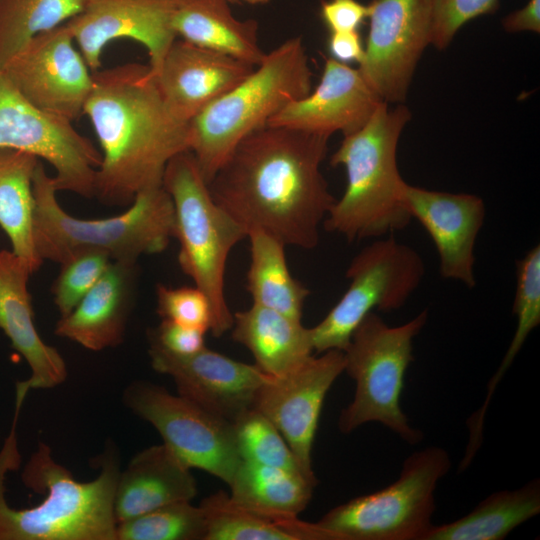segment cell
<instances>
[{
	"mask_svg": "<svg viewBox=\"0 0 540 540\" xmlns=\"http://www.w3.org/2000/svg\"><path fill=\"white\" fill-rule=\"evenodd\" d=\"M329 135L264 126L242 139L208 184L214 201L248 233L313 249L336 198L321 172Z\"/></svg>",
	"mask_w": 540,
	"mask_h": 540,
	"instance_id": "6da1fadb",
	"label": "cell"
},
{
	"mask_svg": "<svg viewBox=\"0 0 540 540\" xmlns=\"http://www.w3.org/2000/svg\"><path fill=\"white\" fill-rule=\"evenodd\" d=\"M92 76L83 115L101 147L95 197L129 206L138 193L162 186L168 162L189 150V122L169 110L149 65L126 63Z\"/></svg>",
	"mask_w": 540,
	"mask_h": 540,
	"instance_id": "7a4b0ae2",
	"label": "cell"
},
{
	"mask_svg": "<svg viewBox=\"0 0 540 540\" xmlns=\"http://www.w3.org/2000/svg\"><path fill=\"white\" fill-rule=\"evenodd\" d=\"M22 406L16 404L12 425L0 449V540H116L115 490L120 458L114 442L107 441L97 457L99 473L88 482L76 480L39 442L21 479L26 487L46 495L38 505L15 509L5 498V478L21 463L16 428Z\"/></svg>",
	"mask_w": 540,
	"mask_h": 540,
	"instance_id": "3957f363",
	"label": "cell"
},
{
	"mask_svg": "<svg viewBox=\"0 0 540 540\" xmlns=\"http://www.w3.org/2000/svg\"><path fill=\"white\" fill-rule=\"evenodd\" d=\"M410 118L406 106L389 108L382 101L360 129L344 136L330 164L345 168L347 185L323 221L327 231L353 242L380 238L410 223L403 199L406 182L396 160L399 138Z\"/></svg>",
	"mask_w": 540,
	"mask_h": 540,
	"instance_id": "277c9868",
	"label": "cell"
},
{
	"mask_svg": "<svg viewBox=\"0 0 540 540\" xmlns=\"http://www.w3.org/2000/svg\"><path fill=\"white\" fill-rule=\"evenodd\" d=\"M53 177L40 161L33 175L34 243L40 258L61 264L83 250L106 253L112 261L137 263L143 255L159 254L174 230V206L163 186L138 193L121 214L80 219L56 199Z\"/></svg>",
	"mask_w": 540,
	"mask_h": 540,
	"instance_id": "5b68a950",
	"label": "cell"
},
{
	"mask_svg": "<svg viewBox=\"0 0 540 540\" xmlns=\"http://www.w3.org/2000/svg\"><path fill=\"white\" fill-rule=\"evenodd\" d=\"M312 72L302 38L267 53L249 76L189 121V150L210 183L236 145L310 93Z\"/></svg>",
	"mask_w": 540,
	"mask_h": 540,
	"instance_id": "8992f818",
	"label": "cell"
},
{
	"mask_svg": "<svg viewBox=\"0 0 540 540\" xmlns=\"http://www.w3.org/2000/svg\"><path fill=\"white\" fill-rule=\"evenodd\" d=\"M162 186L174 206L173 237L179 242V265L208 297L212 308L210 331L220 337L233 324L225 297L227 259L247 233L214 201L190 150L168 162Z\"/></svg>",
	"mask_w": 540,
	"mask_h": 540,
	"instance_id": "52a82bcc",
	"label": "cell"
},
{
	"mask_svg": "<svg viewBox=\"0 0 540 540\" xmlns=\"http://www.w3.org/2000/svg\"><path fill=\"white\" fill-rule=\"evenodd\" d=\"M427 319L428 312L423 310L410 321L392 327L370 312L357 326L343 351L344 371L355 381L356 389L338 419L342 433L378 422L409 444L423 439L422 431L410 425L400 399L405 373L414 360L413 339Z\"/></svg>",
	"mask_w": 540,
	"mask_h": 540,
	"instance_id": "ba28073f",
	"label": "cell"
},
{
	"mask_svg": "<svg viewBox=\"0 0 540 540\" xmlns=\"http://www.w3.org/2000/svg\"><path fill=\"white\" fill-rule=\"evenodd\" d=\"M450 468L445 449L416 451L393 483L334 507L317 523L338 540H424L433 526L437 484Z\"/></svg>",
	"mask_w": 540,
	"mask_h": 540,
	"instance_id": "9c48e42d",
	"label": "cell"
},
{
	"mask_svg": "<svg viewBox=\"0 0 540 540\" xmlns=\"http://www.w3.org/2000/svg\"><path fill=\"white\" fill-rule=\"evenodd\" d=\"M425 268L419 254L393 236L377 239L350 262V284L328 314L310 328L314 351H344L361 321L374 310L401 308L419 286Z\"/></svg>",
	"mask_w": 540,
	"mask_h": 540,
	"instance_id": "30bf717a",
	"label": "cell"
},
{
	"mask_svg": "<svg viewBox=\"0 0 540 540\" xmlns=\"http://www.w3.org/2000/svg\"><path fill=\"white\" fill-rule=\"evenodd\" d=\"M122 400L158 431L163 443L189 468L201 469L229 485L241 463L232 422L145 380L127 385Z\"/></svg>",
	"mask_w": 540,
	"mask_h": 540,
	"instance_id": "8fae6325",
	"label": "cell"
},
{
	"mask_svg": "<svg viewBox=\"0 0 540 540\" xmlns=\"http://www.w3.org/2000/svg\"><path fill=\"white\" fill-rule=\"evenodd\" d=\"M30 152L55 169L57 191L95 197L101 152L72 122L33 106L0 65V148Z\"/></svg>",
	"mask_w": 540,
	"mask_h": 540,
	"instance_id": "7c38bea8",
	"label": "cell"
},
{
	"mask_svg": "<svg viewBox=\"0 0 540 540\" xmlns=\"http://www.w3.org/2000/svg\"><path fill=\"white\" fill-rule=\"evenodd\" d=\"M433 0H371L359 72L387 103L406 99L416 65L431 44Z\"/></svg>",
	"mask_w": 540,
	"mask_h": 540,
	"instance_id": "4fadbf2b",
	"label": "cell"
},
{
	"mask_svg": "<svg viewBox=\"0 0 540 540\" xmlns=\"http://www.w3.org/2000/svg\"><path fill=\"white\" fill-rule=\"evenodd\" d=\"M66 23L31 38L2 66L20 93L37 109L73 122L93 85L92 71Z\"/></svg>",
	"mask_w": 540,
	"mask_h": 540,
	"instance_id": "5bb4252c",
	"label": "cell"
},
{
	"mask_svg": "<svg viewBox=\"0 0 540 540\" xmlns=\"http://www.w3.org/2000/svg\"><path fill=\"white\" fill-rule=\"evenodd\" d=\"M345 369L341 350L309 357L295 370L271 377L258 390L253 408L279 430L302 473L318 483L312 468V448L324 399Z\"/></svg>",
	"mask_w": 540,
	"mask_h": 540,
	"instance_id": "9a60e30c",
	"label": "cell"
},
{
	"mask_svg": "<svg viewBox=\"0 0 540 540\" xmlns=\"http://www.w3.org/2000/svg\"><path fill=\"white\" fill-rule=\"evenodd\" d=\"M152 368L169 376L178 394L208 412L233 422L253 407L260 387L271 376L250 365L208 349L175 355L149 342Z\"/></svg>",
	"mask_w": 540,
	"mask_h": 540,
	"instance_id": "2e32d148",
	"label": "cell"
},
{
	"mask_svg": "<svg viewBox=\"0 0 540 540\" xmlns=\"http://www.w3.org/2000/svg\"><path fill=\"white\" fill-rule=\"evenodd\" d=\"M174 0H86L83 10L66 22L92 72L101 69L104 47L115 39L142 44L156 74L176 40Z\"/></svg>",
	"mask_w": 540,
	"mask_h": 540,
	"instance_id": "e0dca14e",
	"label": "cell"
},
{
	"mask_svg": "<svg viewBox=\"0 0 540 540\" xmlns=\"http://www.w3.org/2000/svg\"><path fill=\"white\" fill-rule=\"evenodd\" d=\"M403 199L411 218L420 222L435 244L442 278L473 288L476 285L474 247L485 218L482 198L406 183Z\"/></svg>",
	"mask_w": 540,
	"mask_h": 540,
	"instance_id": "ac0fdd59",
	"label": "cell"
},
{
	"mask_svg": "<svg viewBox=\"0 0 540 540\" xmlns=\"http://www.w3.org/2000/svg\"><path fill=\"white\" fill-rule=\"evenodd\" d=\"M381 102L358 69L325 58L317 87L285 106L266 125L346 136L360 129Z\"/></svg>",
	"mask_w": 540,
	"mask_h": 540,
	"instance_id": "d6986e66",
	"label": "cell"
},
{
	"mask_svg": "<svg viewBox=\"0 0 540 540\" xmlns=\"http://www.w3.org/2000/svg\"><path fill=\"white\" fill-rule=\"evenodd\" d=\"M255 66L229 55L175 40L155 74L169 110L189 122L251 74Z\"/></svg>",
	"mask_w": 540,
	"mask_h": 540,
	"instance_id": "ffe728a7",
	"label": "cell"
},
{
	"mask_svg": "<svg viewBox=\"0 0 540 540\" xmlns=\"http://www.w3.org/2000/svg\"><path fill=\"white\" fill-rule=\"evenodd\" d=\"M31 274L23 258L0 250V329L29 365L30 388L49 389L61 385L68 370L59 351L45 343L36 330L28 291Z\"/></svg>",
	"mask_w": 540,
	"mask_h": 540,
	"instance_id": "44dd1931",
	"label": "cell"
},
{
	"mask_svg": "<svg viewBox=\"0 0 540 540\" xmlns=\"http://www.w3.org/2000/svg\"><path fill=\"white\" fill-rule=\"evenodd\" d=\"M137 263L112 261L75 308L60 317L55 334L101 351L124 341L137 287Z\"/></svg>",
	"mask_w": 540,
	"mask_h": 540,
	"instance_id": "7402d4cb",
	"label": "cell"
},
{
	"mask_svg": "<svg viewBox=\"0 0 540 540\" xmlns=\"http://www.w3.org/2000/svg\"><path fill=\"white\" fill-rule=\"evenodd\" d=\"M197 494L194 476L164 443L147 447L120 471L114 497L117 524L162 506L191 501Z\"/></svg>",
	"mask_w": 540,
	"mask_h": 540,
	"instance_id": "603a6c76",
	"label": "cell"
},
{
	"mask_svg": "<svg viewBox=\"0 0 540 540\" xmlns=\"http://www.w3.org/2000/svg\"><path fill=\"white\" fill-rule=\"evenodd\" d=\"M231 334L246 347L256 366L271 377H281L298 368L314 351L310 328L301 320L252 304L233 314Z\"/></svg>",
	"mask_w": 540,
	"mask_h": 540,
	"instance_id": "cb8c5ba5",
	"label": "cell"
},
{
	"mask_svg": "<svg viewBox=\"0 0 540 540\" xmlns=\"http://www.w3.org/2000/svg\"><path fill=\"white\" fill-rule=\"evenodd\" d=\"M228 0H174L176 35L197 46L229 55L253 66L266 56L258 43V24L239 20Z\"/></svg>",
	"mask_w": 540,
	"mask_h": 540,
	"instance_id": "d4e9b609",
	"label": "cell"
},
{
	"mask_svg": "<svg viewBox=\"0 0 540 540\" xmlns=\"http://www.w3.org/2000/svg\"><path fill=\"white\" fill-rule=\"evenodd\" d=\"M206 520L204 540H338L317 522L298 515L251 508L218 491L200 503Z\"/></svg>",
	"mask_w": 540,
	"mask_h": 540,
	"instance_id": "484cf974",
	"label": "cell"
},
{
	"mask_svg": "<svg viewBox=\"0 0 540 540\" xmlns=\"http://www.w3.org/2000/svg\"><path fill=\"white\" fill-rule=\"evenodd\" d=\"M40 161L27 151L0 148V227L7 234L12 251L28 263L32 273L43 262L33 233V175Z\"/></svg>",
	"mask_w": 540,
	"mask_h": 540,
	"instance_id": "4316f807",
	"label": "cell"
},
{
	"mask_svg": "<svg viewBox=\"0 0 540 540\" xmlns=\"http://www.w3.org/2000/svg\"><path fill=\"white\" fill-rule=\"evenodd\" d=\"M540 512V480L500 490L449 523L433 525L424 540H502Z\"/></svg>",
	"mask_w": 540,
	"mask_h": 540,
	"instance_id": "83f0119b",
	"label": "cell"
},
{
	"mask_svg": "<svg viewBox=\"0 0 540 540\" xmlns=\"http://www.w3.org/2000/svg\"><path fill=\"white\" fill-rule=\"evenodd\" d=\"M250 266L247 272V291L257 304L302 320L304 302L309 290L290 273L285 245L262 232L248 233Z\"/></svg>",
	"mask_w": 540,
	"mask_h": 540,
	"instance_id": "f1b7e54d",
	"label": "cell"
},
{
	"mask_svg": "<svg viewBox=\"0 0 540 540\" xmlns=\"http://www.w3.org/2000/svg\"><path fill=\"white\" fill-rule=\"evenodd\" d=\"M316 485L300 472L246 461L229 483L230 496L242 505L295 515L307 507Z\"/></svg>",
	"mask_w": 540,
	"mask_h": 540,
	"instance_id": "f546056e",
	"label": "cell"
},
{
	"mask_svg": "<svg viewBox=\"0 0 540 540\" xmlns=\"http://www.w3.org/2000/svg\"><path fill=\"white\" fill-rule=\"evenodd\" d=\"M86 0H0V65L39 33L79 14Z\"/></svg>",
	"mask_w": 540,
	"mask_h": 540,
	"instance_id": "4dcf8cb0",
	"label": "cell"
},
{
	"mask_svg": "<svg viewBox=\"0 0 540 540\" xmlns=\"http://www.w3.org/2000/svg\"><path fill=\"white\" fill-rule=\"evenodd\" d=\"M517 288L512 312L517 317V325L510 345L496 373L487 384L483 404L473 414L482 422L499 382L520 352L526 339L540 323V246H534L516 262Z\"/></svg>",
	"mask_w": 540,
	"mask_h": 540,
	"instance_id": "1f68e13d",
	"label": "cell"
},
{
	"mask_svg": "<svg viewBox=\"0 0 540 540\" xmlns=\"http://www.w3.org/2000/svg\"><path fill=\"white\" fill-rule=\"evenodd\" d=\"M205 535L204 512L191 501L162 506L116 527V540H204Z\"/></svg>",
	"mask_w": 540,
	"mask_h": 540,
	"instance_id": "d6a6232c",
	"label": "cell"
},
{
	"mask_svg": "<svg viewBox=\"0 0 540 540\" xmlns=\"http://www.w3.org/2000/svg\"><path fill=\"white\" fill-rule=\"evenodd\" d=\"M232 425L241 461L302 473L282 434L260 411L252 407L237 417Z\"/></svg>",
	"mask_w": 540,
	"mask_h": 540,
	"instance_id": "836d02e7",
	"label": "cell"
},
{
	"mask_svg": "<svg viewBox=\"0 0 540 540\" xmlns=\"http://www.w3.org/2000/svg\"><path fill=\"white\" fill-rule=\"evenodd\" d=\"M112 260L98 250H83L63 261L52 285L54 303L61 315L70 313L92 289Z\"/></svg>",
	"mask_w": 540,
	"mask_h": 540,
	"instance_id": "e575fe53",
	"label": "cell"
},
{
	"mask_svg": "<svg viewBox=\"0 0 540 540\" xmlns=\"http://www.w3.org/2000/svg\"><path fill=\"white\" fill-rule=\"evenodd\" d=\"M157 314L162 320L208 332L212 326V308L208 297L195 287L156 286Z\"/></svg>",
	"mask_w": 540,
	"mask_h": 540,
	"instance_id": "d590c367",
	"label": "cell"
},
{
	"mask_svg": "<svg viewBox=\"0 0 540 540\" xmlns=\"http://www.w3.org/2000/svg\"><path fill=\"white\" fill-rule=\"evenodd\" d=\"M498 7L499 0H433L431 44L444 49L463 25Z\"/></svg>",
	"mask_w": 540,
	"mask_h": 540,
	"instance_id": "8d00e7d4",
	"label": "cell"
},
{
	"mask_svg": "<svg viewBox=\"0 0 540 540\" xmlns=\"http://www.w3.org/2000/svg\"><path fill=\"white\" fill-rule=\"evenodd\" d=\"M206 333L197 328L161 320L156 328L149 330L148 339L169 353L191 355L205 347Z\"/></svg>",
	"mask_w": 540,
	"mask_h": 540,
	"instance_id": "74e56055",
	"label": "cell"
},
{
	"mask_svg": "<svg viewBox=\"0 0 540 540\" xmlns=\"http://www.w3.org/2000/svg\"><path fill=\"white\" fill-rule=\"evenodd\" d=\"M368 13V4L358 0H326L321 4V18L330 32L358 31Z\"/></svg>",
	"mask_w": 540,
	"mask_h": 540,
	"instance_id": "f35d334b",
	"label": "cell"
},
{
	"mask_svg": "<svg viewBox=\"0 0 540 540\" xmlns=\"http://www.w3.org/2000/svg\"><path fill=\"white\" fill-rule=\"evenodd\" d=\"M328 50L331 58L347 64H360L364 57V46L358 31L331 32L328 39Z\"/></svg>",
	"mask_w": 540,
	"mask_h": 540,
	"instance_id": "ab89813d",
	"label": "cell"
},
{
	"mask_svg": "<svg viewBox=\"0 0 540 540\" xmlns=\"http://www.w3.org/2000/svg\"><path fill=\"white\" fill-rule=\"evenodd\" d=\"M504 30L508 32H540V0H529L521 9L508 14L502 20Z\"/></svg>",
	"mask_w": 540,
	"mask_h": 540,
	"instance_id": "60d3db41",
	"label": "cell"
},
{
	"mask_svg": "<svg viewBox=\"0 0 540 540\" xmlns=\"http://www.w3.org/2000/svg\"><path fill=\"white\" fill-rule=\"evenodd\" d=\"M241 1L247 2V3L252 4V5H256V4H265V3L269 2L270 0H241Z\"/></svg>",
	"mask_w": 540,
	"mask_h": 540,
	"instance_id": "b9f144b4",
	"label": "cell"
},
{
	"mask_svg": "<svg viewBox=\"0 0 540 540\" xmlns=\"http://www.w3.org/2000/svg\"><path fill=\"white\" fill-rule=\"evenodd\" d=\"M229 2H237L238 0H228Z\"/></svg>",
	"mask_w": 540,
	"mask_h": 540,
	"instance_id": "7bdbcfd3",
	"label": "cell"
}]
</instances>
